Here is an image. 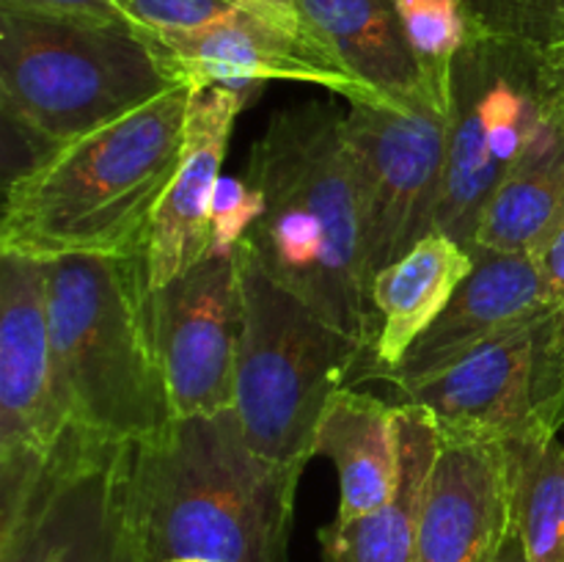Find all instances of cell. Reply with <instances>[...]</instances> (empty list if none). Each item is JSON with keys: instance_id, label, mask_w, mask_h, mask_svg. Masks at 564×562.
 Wrapping results in <instances>:
<instances>
[{"instance_id": "6da1fadb", "label": "cell", "mask_w": 564, "mask_h": 562, "mask_svg": "<svg viewBox=\"0 0 564 562\" xmlns=\"http://www.w3.org/2000/svg\"><path fill=\"white\" fill-rule=\"evenodd\" d=\"M301 474L259 455L235 408L174 417L119 446L116 562H286Z\"/></svg>"}, {"instance_id": "7a4b0ae2", "label": "cell", "mask_w": 564, "mask_h": 562, "mask_svg": "<svg viewBox=\"0 0 564 562\" xmlns=\"http://www.w3.org/2000/svg\"><path fill=\"white\" fill-rule=\"evenodd\" d=\"M246 180L262 196V215L246 240L264 270L372 353L378 314L347 114L319 99L275 110L253 143Z\"/></svg>"}, {"instance_id": "3957f363", "label": "cell", "mask_w": 564, "mask_h": 562, "mask_svg": "<svg viewBox=\"0 0 564 562\" xmlns=\"http://www.w3.org/2000/svg\"><path fill=\"white\" fill-rule=\"evenodd\" d=\"M191 86L33 158L6 187L0 253L64 257L147 253L154 213L180 169Z\"/></svg>"}, {"instance_id": "277c9868", "label": "cell", "mask_w": 564, "mask_h": 562, "mask_svg": "<svg viewBox=\"0 0 564 562\" xmlns=\"http://www.w3.org/2000/svg\"><path fill=\"white\" fill-rule=\"evenodd\" d=\"M44 264L55 375L69 424L110 444L174 419L152 323L147 253Z\"/></svg>"}, {"instance_id": "5b68a950", "label": "cell", "mask_w": 564, "mask_h": 562, "mask_svg": "<svg viewBox=\"0 0 564 562\" xmlns=\"http://www.w3.org/2000/svg\"><path fill=\"white\" fill-rule=\"evenodd\" d=\"M176 80L158 44L130 20L0 11V105L33 158L88 136Z\"/></svg>"}, {"instance_id": "8992f818", "label": "cell", "mask_w": 564, "mask_h": 562, "mask_svg": "<svg viewBox=\"0 0 564 562\" xmlns=\"http://www.w3.org/2000/svg\"><path fill=\"white\" fill-rule=\"evenodd\" d=\"M235 257L242 298L235 413L259 455L306 468L325 406L369 350L284 290L251 242Z\"/></svg>"}, {"instance_id": "52a82bcc", "label": "cell", "mask_w": 564, "mask_h": 562, "mask_svg": "<svg viewBox=\"0 0 564 562\" xmlns=\"http://www.w3.org/2000/svg\"><path fill=\"white\" fill-rule=\"evenodd\" d=\"M549 127L540 47L496 33L474 39L452 69L449 154L435 231L471 251L485 207Z\"/></svg>"}, {"instance_id": "ba28073f", "label": "cell", "mask_w": 564, "mask_h": 562, "mask_svg": "<svg viewBox=\"0 0 564 562\" xmlns=\"http://www.w3.org/2000/svg\"><path fill=\"white\" fill-rule=\"evenodd\" d=\"M44 303V264L0 253V527L25 507L69 433Z\"/></svg>"}, {"instance_id": "9c48e42d", "label": "cell", "mask_w": 564, "mask_h": 562, "mask_svg": "<svg viewBox=\"0 0 564 562\" xmlns=\"http://www.w3.org/2000/svg\"><path fill=\"white\" fill-rule=\"evenodd\" d=\"M452 110L352 105L347 143L361 196L367 284L435 231Z\"/></svg>"}, {"instance_id": "30bf717a", "label": "cell", "mask_w": 564, "mask_h": 562, "mask_svg": "<svg viewBox=\"0 0 564 562\" xmlns=\"http://www.w3.org/2000/svg\"><path fill=\"white\" fill-rule=\"evenodd\" d=\"M143 33L158 44L176 80L191 88L229 86L257 91L268 80H295L328 88L350 105L391 108L336 64L334 55L303 25L292 0L242 11L193 31Z\"/></svg>"}, {"instance_id": "8fae6325", "label": "cell", "mask_w": 564, "mask_h": 562, "mask_svg": "<svg viewBox=\"0 0 564 562\" xmlns=\"http://www.w3.org/2000/svg\"><path fill=\"white\" fill-rule=\"evenodd\" d=\"M152 323L174 417L235 408L242 334L235 253L209 251L174 281L152 287Z\"/></svg>"}, {"instance_id": "7c38bea8", "label": "cell", "mask_w": 564, "mask_h": 562, "mask_svg": "<svg viewBox=\"0 0 564 562\" xmlns=\"http://www.w3.org/2000/svg\"><path fill=\"white\" fill-rule=\"evenodd\" d=\"M119 446L69 428L31 499L0 527V562H116Z\"/></svg>"}, {"instance_id": "4fadbf2b", "label": "cell", "mask_w": 564, "mask_h": 562, "mask_svg": "<svg viewBox=\"0 0 564 562\" xmlns=\"http://www.w3.org/2000/svg\"><path fill=\"white\" fill-rule=\"evenodd\" d=\"M538 325L488 342L435 375L402 386L397 395L402 402L424 408L441 439L479 444L523 439L538 430Z\"/></svg>"}, {"instance_id": "5bb4252c", "label": "cell", "mask_w": 564, "mask_h": 562, "mask_svg": "<svg viewBox=\"0 0 564 562\" xmlns=\"http://www.w3.org/2000/svg\"><path fill=\"white\" fill-rule=\"evenodd\" d=\"M253 91L191 88L180 169L154 213L147 242L149 284L163 287L213 251V198L231 127Z\"/></svg>"}, {"instance_id": "9a60e30c", "label": "cell", "mask_w": 564, "mask_h": 562, "mask_svg": "<svg viewBox=\"0 0 564 562\" xmlns=\"http://www.w3.org/2000/svg\"><path fill=\"white\" fill-rule=\"evenodd\" d=\"M510 534L507 444L441 439L419 521L416 562H494Z\"/></svg>"}, {"instance_id": "2e32d148", "label": "cell", "mask_w": 564, "mask_h": 562, "mask_svg": "<svg viewBox=\"0 0 564 562\" xmlns=\"http://www.w3.org/2000/svg\"><path fill=\"white\" fill-rule=\"evenodd\" d=\"M549 314L551 295L538 259L474 253V270L441 317L413 342L400 367L383 378L394 389L416 383L488 342L543 323Z\"/></svg>"}, {"instance_id": "e0dca14e", "label": "cell", "mask_w": 564, "mask_h": 562, "mask_svg": "<svg viewBox=\"0 0 564 562\" xmlns=\"http://www.w3.org/2000/svg\"><path fill=\"white\" fill-rule=\"evenodd\" d=\"M303 25L361 86L397 110L438 108L391 0H292Z\"/></svg>"}, {"instance_id": "ac0fdd59", "label": "cell", "mask_w": 564, "mask_h": 562, "mask_svg": "<svg viewBox=\"0 0 564 562\" xmlns=\"http://www.w3.org/2000/svg\"><path fill=\"white\" fill-rule=\"evenodd\" d=\"M474 270V253L444 231H430L397 262L386 264L369 284L378 336L372 375L383 378L400 367L413 342L441 317L457 287Z\"/></svg>"}, {"instance_id": "d6986e66", "label": "cell", "mask_w": 564, "mask_h": 562, "mask_svg": "<svg viewBox=\"0 0 564 562\" xmlns=\"http://www.w3.org/2000/svg\"><path fill=\"white\" fill-rule=\"evenodd\" d=\"M441 433L424 408L400 402V479L378 510L358 518H334L319 529L325 562H416L419 521Z\"/></svg>"}, {"instance_id": "ffe728a7", "label": "cell", "mask_w": 564, "mask_h": 562, "mask_svg": "<svg viewBox=\"0 0 564 562\" xmlns=\"http://www.w3.org/2000/svg\"><path fill=\"white\" fill-rule=\"evenodd\" d=\"M314 455H328L339 472L336 518L378 510L400 479V406L341 386L317 424Z\"/></svg>"}, {"instance_id": "44dd1931", "label": "cell", "mask_w": 564, "mask_h": 562, "mask_svg": "<svg viewBox=\"0 0 564 562\" xmlns=\"http://www.w3.org/2000/svg\"><path fill=\"white\" fill-rule=\"evenodd\" d=\"M564 226V132L554 125L496 191L477 224L471 253L538 259Z\"/></svg>"}, {"instance_id": "7402d4cb", "label": "cell", "mask_w": 564, "mask_h": 562, "mask_svg": "<svg viewBox=\"0 0 564 562\" xmlns=\"http://www.w3.org/2000/svg\"><path fill=\"white\" fill-rule=\"evenodd\" d=\"M512 529L527 562H564V439L551 433L507 441Z\"/></svg>"}, {"instance_id": "603a6c76", "label": "cell", "mask_w": 564, "mask_h": 562, "mask_svg": "<svg viewBox=\"0 0 564 562\" xmlns=\"http://www.w3.org/2000/svg\"><path fill=\"white\" fill-rule=\"evenodd\" d=\"M400 17L419 69L427 77L435 99L452 108V69L474 39L482 36V25L474 17L468 0H391Z\"/></svg>"}, {"instance_id": "cb8c5ba5", "label": "cell", "mask_w": 564, "mask_h": 562, "mask_svg": "<svg viewBox=\"0 0 564 562\" xmlns=\"http://www.w3.org/2000/svg\"><path fill=\"white\" fill-rule=\"evenodd\" d=\"M485 33L534 47L564 44V0H468Z\"/></svg>"}, {"instance_id": "d4e9b609", "label": "cell", "mask_w": 564, "mask_h": 562, "mask_svg": "<svg viewBox=\"0 0 564 562\" xmlns=\"http://www.w3.org/2000/svg\"><path fill=\"white\" fill-rule=\"evenodd\" d=\"M270 3L279 0H113L116 9L143 31H193Z\"/></svg>"}, {"instance_id": "484cf974", "label": "cell", "mask_w": 564, "mask_h": 562, "mask_svg": "<svg viewBox=\"0 0 564 562\" xmlns=\"http://www.w3.org/2000/svg\"><path fill=\"white\" fill-rule=\"evenodd\" d=\"M262 215V196L248 180L220 176L213 198V251L235 253Z\"/></svg>"}, {"instance_id": "4316f807", "label": "cell", "mask_w": 564, "mask_h": 562, "mask_svg": "<svg viewBox=\"0 0 564 562\" xmlns=\"http://www.w3.org/2000/svg\"><path fill=\"white\" fill-rule=\"evenodd\" d=\"M534 424L540 433H564V331L551 334L543 323L538 325Z\"/></svg>"}, {"instance_id": "83f0119b", "label": "cell", "mask_w": 564, "mask_h": 562, "mask_svg": "<svg viewBox=\"0 0 564 562\" xmlns=\"http://www.w3.org/2000/svg\"><path fill=\"white\" fill-rule=\"evenodd\" d=\"M0 11H31V14L83 17V20H127L113 0H0Z\"/></svg>"}, {"instance_id": "f1b7e54d", "label": "cell", "mask_w": 564, "mask_h": 562, "mask_svg": "<svg viewBox=\"0 0 564 562\" xmlns=\"http://www.w3.org/2000/svg\"><path fill=\"white\" fill-rule=\"evenodd\" d=\"M540 270H543L545 287L551 295V314L543 320L551 334L564 331V226L556 231L554 240L545 246V251L538 257Z\"/></svg>"}, {"instance_id": "f546056e", "label": "cell", "mask_w": 564, "mask_h": 562, "mask_svg": "<svg viewBox=\"0 0 564 562\" xmlns=\"http://www.w3.org/2000/svg\"><path fill=\"white\" fill-rule=\"evenodd\" d=\"M540 91L545 116L564 132V44L540 47Z\"/></svg>"}, {"instance_id": "4dcf8cb0", "label": "cell", "mask_w": 564, "mask_h": 562, "mask_svg": "<svg viewBox=\"0 0 564 562\" xmlns=\"http://www.w3.org/2000/svg\"><path fill=\"white\" fill-rule=\"evenodd\" d=\"M494 562H527V556H523V549H521V540H518L516 529H512V534L507 538V543L501 545V551L496 554Z\"/></svg>"}, {"instance_id": "1f68e13d", "label": "cell", "mask_w": 564, "mask_h": 562, "mask_svg": "<svg viewBox=\"0 0 564 562\" xmlns=\"http://www.w3.org/2000/svg\"><path fill=\"white\" fill-rule=\"evenodd\" d=\"M171 562H215V560H202V556H182V560H171Z\"/></svg>"}]
</instances>
